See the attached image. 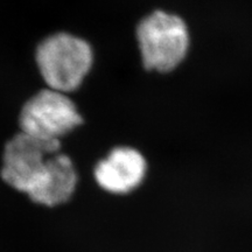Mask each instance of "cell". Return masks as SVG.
Masks as SVG:
<instances>
[{
	"mask_svg": "<svg viewBox=\"0 0 252 252\" xmlns=\"http://www.w3.org/2000/svg\"><path fill=\"white\" fill-rule=\"evenodd\" d=\"M35 60L49 89L67 94L81 86L90 71L94 55L86 40L68 33H56L37 46Z\"/></svg>",
	"mask_w": 252,
	"mask_h": 252,
	"instance_id": "1",
	"label": "cell"
},
{
	"mask_svg": "<svg viewBox=\"0 0 252 252\" xmlns=\"http://www.w3.org/2000/svg\"><path fill=\"white\" fill-rule=\"evenodd\" d=\"M143 65L147 70L169 72L184 62L190 46V35L184 19L156 11L137 27Z\"/></svg>",
	"mask_w": 252,
	"mask_h": 252,
	"instance_id": "2",
	"label": "cell"
},
{
	"mask_svg": "<svg viewBox=\"0 0 252 252\" xmlns=\"http://www.w3.org/2000/svg\"><path fill=\"white\" fill-rule=\"evenodd\" d=\"M82 123L75 103L65 94L52 89L34 94L19 116L21 132L47 141H60Z\"/></svg>",
	"mask_w": 252,
	"mask_h": 252,
	"instance_id": "3",
	"label": "cell"
},
{
	"mask_svg": "<svg viewBox=\"0 0 252 252\" xmlns=\"http://www.w3.org/2000/svg\"><path fill=\"white\" fill-rule=\"evenodd\" d=\"M61 149L60 141H47L30 134H15L5 145L1 178L9 187L26 194L47 160Z\"/></svg>",
	"mask_w": 252,
	"mask_h": 252,
	"instance_id": "4",
	"label": "cell"
},
{
	"mask_svg": "<svg viewBox=\"0 0 252 252\" xmlns=\"http://www.w3.org/2000/svg\"><path fill=\"white\" fill-rule=\"evenodd\" d=\"M147 163L143 154L132 147H116L94 167V179L110 194L133 191L144 181Z\"/></svg>",
	"mask_w": 252,
	"mask_h": 252,
	"instance_id": "5",
	"label": "cell"
},
{
	"mask_svg": "<svg viewBox=\"0 0 252 252\" xmlns=\"http://www.w3.org/2000/svg\"><path fill=\"white\" fill-rule=\"evenodd\" d=\"M76 184V169L70 158L56 153L47 160L26 195L37 206L60 207L69 202L75 193Z\"/></svg>",
	"mask_w": 252,
	"mask_h": 252,
	"instance_id": "6",
	"label": "cell"
}]
</instances>
